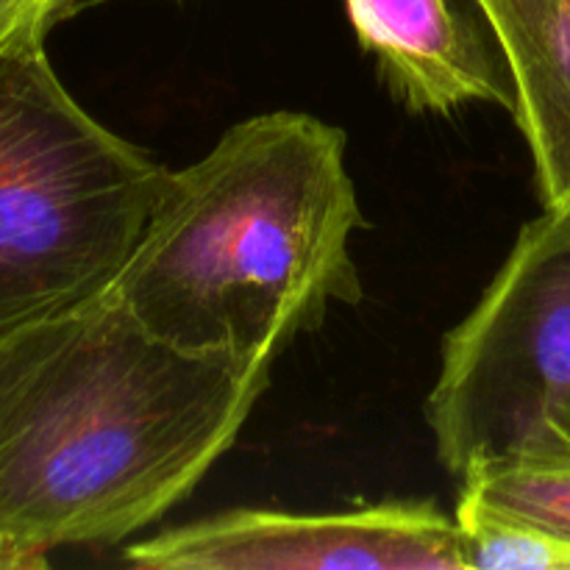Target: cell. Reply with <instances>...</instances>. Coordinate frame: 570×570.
Returning a JSON list of instances; mask_svg holds the SVG:
<instances>
[{
	"instance_id": "9",
	"label": "cell",
	"mask_w": 570,
	"mask_h": 570,
	"mask_svg": "<svg viewBox=\"0 0 570 570\" xmlns=\"http://www.w3.org/2000/svg\"><path fill=\"white\" fill-rule=\"evenodd\" d=\"M456 527L465 568L570 570V543L460 493Z\"/></svg>"
},
{
	"instance_id": "1",
	"label": "cell",
	"mask_w": 570,
	"mask_h": 570,
	"mask_svg": "<svg viewBox=\"0 0 570 570\" xmlns=\"http://www.w3.org/2000/svg\"><path fill=\"white\" fill-rule=\"evenodd\" d=\"M271 365L189 354L111 289L0 337V566L120 543L228 454Z\"/></svg>"
},
{
	"instance_id": "8",
	"label": "cell",
	"mask_w": 570,
	"mask_h": 570,
	"mask_svg": "<svg viewBox=\"0 0 570 570\" xmlns=\"http://www.w3.org/2000/svg\"><path fill=\"white\" fill-rule=\"evenodd\" d=\"M460 493L570 543V454L471 468Z\"/></svg>"
},
{
	"instance_id": "3",
	"label": "cell",
	"mask_w": 570,
	"mask_h": 570,
	"mask_svg": "<svg viewBox=\"0 0 570 570\" xmlns=\"http://www.w3.org/2000/svg\"><path fill=\"white\" fill-rule=\"evenodd\" d=\"M48 31L0 42V337L106 293L173 173L76 104Z\"/></svg>"
},
{
	"instance_id": "4",
	"label": "cell",
	"mask_w": 570,
	"mask_h": 570,
	"mask_svg": "<svg viewBox=\"0 0 570 570\" xmlns=\"http://www.w3.org/2000/svg\"><path fill=\"white\" fill-rule=\"evenodd\" d=\"M426 423L456 479L570 454V206L521 228L471 315L445 334Z\"/></svg>"
},
{
	"instance_id": "6",
	"label": "cell",
	"mask_w": 570,
	"mask_h": 570,
	"mask_svg": "<svg viewBox=\"0 0 570 570\" xmlns=\"http://www.w3.org/2000/svg\"><path fill=\"white\" fill-rule=\"evenodd\" d=\"M356 39L376 56L384 83L415 115H451L476 100L515 115L510 67L449 0H345Z\"/></svg>"
},
{
	"instance_id": "10",
	"label": "cell",
	"mask_w": 570,
	"mask_h": 570,
	"mask_svg": "<svg viewBox=\"0 0 570 570\" xmlns=\"http://www.w3.org/2000/svg\"><path fill=\"white\" fill-rule=\"evenodd\" d=\"M81 6L83 0H0V42L26 28H53Z\"/></svg>"
},
{
	"instance_id": "2",
	"label": "cell",
	"mask_w": 570,
	"mask_h": 570,
	"mask_svg": "<svg viewBox=\"0 0 570 570\" xmlns=\"http://www.w3.org/2000/svg\"><path fill=\"white\" fill-rule=\"evenodd\" d=\"M343 128L306 111L234 122L170 173L111 284L139 323L189 354L273 365L328 306H356L351 237L365 226Z\"/></svg>"
},
{
	"instance_id": "5",
	"label": "cell",
	"mask_w": 570,
	"mask_h": 570,
	"mask_svg": "<svg viewBox=\"0 0 570 570\" xmlns=\"http://www.w3.org/2000/svg\"><path fill=\"white\" fill-rule=\"evenodd\" d=\"M139 570H465L456 518L429 501L295 515L232 510L134 543Z\"/></svg>"
},
{
	"instance_id": "7",
	"label": "cell",
	"mask_w": 570,
	"mask_h": 570,
	"mask_svg": "<svg viewBox=\"0 0 570 570\" xmlns=\"http://www.w3.org/2000/svg\"><path fill=\"white\" fill-rule=\"evenodd\" d=\"M515 81L543 209L570 206V0H476Z\"/></svg>"
}]
</instances>
